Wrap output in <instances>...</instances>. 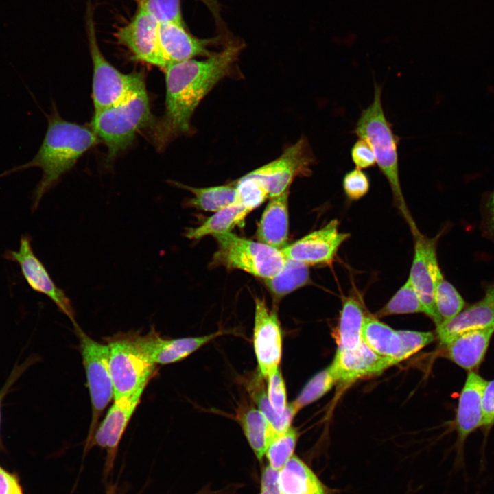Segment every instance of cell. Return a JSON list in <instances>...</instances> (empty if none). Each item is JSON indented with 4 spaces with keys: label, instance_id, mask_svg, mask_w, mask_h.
<instances>
[{
    "label": "cell",
    "instance_id": "obj_29",
    "mask_svg": "<svg viewBox=\"0 0 494 494\" xmlns=\"http://www.w3.org/2000/svg\"><path fill=\"white\" fill-rule=\"evenodd\" d=\"M310 282L309 266L287 259L283 269L273 277L264 280L266 286L277 301Z\"/></svg>",
    "mask_w": 494,
    "mask_h": 494
},
{
    "label": "cell",
    "instance_id": "obj_10",
    "mask_svg": "<svg viewBox=\"0 0 494 494\" xmlns=\"http://www.w3.org/2000/svg\"><path fill=\"white\" fill-rule=\"evenodd\" d=\"M2 257L8 261L18 263L27 285L35 292L49 298L73 322L77 325L75 311L70 299L64 292L54 282L45 266L35 255L29 234L21 237L18 250H6Z\"/></svg>",
    "mask_w": 494,
    "mask_h": 494
},
{
    "label": "cell",
    "instance_id": "obj_40",
    "mask_svg": "<svg viewBox=\"0 0 494 494\" xmlns=\"http://www.w3.org/2000/svg\"><path fill=\"white\" fill-rule=\"evenodd\" d=\"M351 156L356 168L366 169L376 165L374 152L364 139L358 138L351 149Z\"/></svg>",
    "mask_w": 494,
    "mask_h": 494
},
{
    "label": "cell",
    "instance_id": "obj_14",
    "mask_svg": "<svg viewBox=\"0 0 494 494\" xmlns=\"http://www.w3.org/2000/svg\"><path fill=\"white\" fill-rule=\"evenodd\" d=\"M146 386L141 387L130 397L114 401L90 441L85 445V450H89L94 445L106 450V473H108L113 466L121 437Z\"/></svg>",
    "mask_w": 494,
    "mask_h": 494
},
{
    "label": "cell",
    "instance_id": "obj_28",
    "mask_svg": "<svg viewBox=\"0 0 494 494\" xmlns=\"http://www.w3.org/2000/svg\"><path fill=\"white\" fill-rule=\"evenodd\" d=\"M250 212L241 203L235 201L215 212L199 226L189 228L185 236L190 239H198L207 235L231 232Z\"/></svg>",
    "mask_w": 494,
    "mask_h": 494
},
{
    "label": "cell",
    "instance_id": "obj_31",
    "mask_svg": "<svg viewBox=\"0 0 494 494\" xmlns=\"http://www.w3.org/2000/svg\"><path fill=\"white\" fill-rule=\"evenodd\" d=\"M434 302L439 322L438 325L458 314L465 306L463 298L444 277L436 283Z\"/></svg>",
    "mask_w": 494,
    "mask_h": 494
},
{
    "label": "cell",
    "instance_id": "obj_7",
    "mask_svg": "<svg viewBox=\"0 0 494 494\" xmlns=\"http://www.w3.org/2000/svg\"><path fill=\"white\" fill-rule=\"evenodd\" d=\"M89 44L93 62L92 97L94 113L122 102L145 89L142 72L123 73L102 54L94 26L89 23Z\"/></svg>",
    "mask_w": 494,
    "mask_h": 494
},
{
    "label": "cell",
    "instance_id": "obj_30",
    "mask_svg": "<svg viewBox=\"0 0 494 494\" xmlns=\"http://www.w3.org/2000/svg\"><path fill=\"white\" fill-rule=\"evenodd\" d=\"M250 390V395L258 410L269 421L277 436L287 431L291 427L292 420L298 412L292 403H289L285 412L279 414L271 407L266 392L263 388L259 378H255Z\"/></svg>",
    "mask_w": 494,
    "mask_h": 494
},
{
    "label": "cell",
    "instance_id": "obj_8",
    "mask_svg": "<svg viewBox=\"0 0 494 494\" xmlns=\"http://www.w3.org/2000/svg\"><path fill=\"white\" fill-rule=\"evenodd\" d=\"M89 392L92 416L87 444L92 438L104 410L114 399L113 385L109 370V346L87 335L77 324L73 326Z\"/></svg>",
    "mask_w": 494,
    "mask_h": 494
},
{
    "label": "cell",
    "instance_id": "obj_17",
    "mask_svg": "<svg viewBox=\"0 0 494 494\" xmlns=\"http://www.w3.org/2000/svg\"><path fill=\"white\" fill-rule=\"evenodd\" d=\"M486 381L480 375L469 371L460 392L456 410V425L458 432L457 457L455 469H464L463 445L469 435L482 427V397Z\"/></svg>",
    "mask_w": 494,
    "mask_h": 494
},
{
    "label": "cell",
    "instance_id": "obj_35",
    "mask_svg": "<svg viewBox=\"0 0 494 494\" xmlns=\"http://www.w3.org/2000/svg\"><path fill=\"white\" fill-rule=\"evenodd\" d=\"M235 182V200L250 211L260 206L268 198L269 193L261 181L248 174Z\"/></svg>",
    "mask_w": 494,
    "mask_h": 494
},
{
    "label": "cell",
    "instance_id": "obj_45",
    "mask_svg": "<svg viewBox=\"0 0 494 494\" xmlns=\"http://www.w3.org/2000/svg\"><path fill=\"white\" fill-rule=\"evenodd\" d=\"M107 494H117V491L115 486H110L108 489Z\"/></svg>",
    "mask_w": 494,
    "mask_h": 494
},
{
    "label": "cell",
    "instance_id": "obj_24",
    "mask_svg": "<svg viewBox=\"0 0 494 494\" xmlns=\"http://www.w3.org/2000/svg\"><path fill=\"white\" fill-rule=\"evenodd\" d=\"M362 338L364 343L377 354L391 359L395 364L402 360V345L398 331L373 316L365 317Z\"/></svg>",
    "mask_w": 494,
    "mask_h": 494
},
{
    "label": "cell",
    "instance_id": "obj_37",
    "mask_svg": "<svg viewBox=\"0 0 494 494\" xmlns=\"http://www.w3.org/2000/svg\"><path fill=\"white\" fill-rule=\"evenodd\" d=\"M266 395L272 409L277 414H283L287 407L286 388L281 369L279 368L266 379Z\"/></svg>",
    "mask_w": 494,
    "mask_h": 494
},
{
    "label": "cell",
    "instance_id": "obj_43",
    "mask_svg": "<svg viewBox=\"0 0 494 494\" xmlns=\"http://www.w3.org/2000/svg\"><path fill=\"white\" fill-rule=\"evenodd\" d=\"M0 494H23L16 477L1 467Z\"/></svg>",
    "mask_w": 494,
    "mask_h": 494
},
{
    "label": "cell",
    "instance_id": "obj_22",
    "mask_svg": "<svg viewBox=\"0 0 494 494\" xmlns=\"http://www.w3.org/2000/svg\"><path fill=\"white\" fill-rule=\"evenodd\" d=\"M289 191L270 198L259 222L257 236L259 242L279 250L287 246L288 237Z\"/></svg>",
    "mask_w": 494,
    "mask_h": 494
},
{
    "label": "cell",
    "instance_id": "obj_13",
    "mask_svg": "<svg viewBox=\"0 0 494 494\" xmlns=\"http://www.w3.org/2000/svg\"><path fill=\"white\" fill-rule=\"evenodd\" d=\"M158 26L159 22L138 6L132 20L120 27L115 36L137 60L165 70L167 64L160 47Z\"/></svg>",
    "mask_w": 494,
    "mask_h": 494
},
{
    "label": "cell",
    "instance_id": "obj_18",
    "mask_svg": "<svg viewBox=\"0 0 494 494\" xmlns=\"http://www.w3.org/2000/svg\"><path fill=\"white\" fill-rule=\"evenodd\" d=\"M394 364L391 359L377 354L363 341L353 350L338 349L329 366L337 381L347 384L379 373Z\"/></svg>",
    "mask_w": 494,
    "mask_h": 494
},
{
    "label": "cell",
    "instance_id": "obj_34",
    "mask_svg": "<svg viewBox=\"0 0 494 494\" xmlns=\"http://www.w3.org/2000/svg\"><path fill=\"white\" fill-rule=\"evenodd\" d=\"M298 432L292 426L275 437L268 445L265 455L269 466L279 471L294 455Z\"/></svg>",
    "mask_w": 494,
    "mask_h": 494
},
{
    "label": "cell",
    "instance_id": "obj_20",
    "mask_svg": "<svg viewBox=\"0 0 494 494\" xmlns=\"http://www.w3.org/2000/svg\"><path fill=\"white\" fill-rule=\"evenodd\" d=\"M494 325V282L487 286L484 296L463 309L452 318L436 327L440 343L446 346L457 336L469 331Z\"/></svg>",
    "mask_w": 494,
    "mask_h": 494
},
{
    "label": "cell",
    "instance_id": "obj_39",
    "mask_svg": "<svg viewBox=\"0 0 494 494\" xmlns=\"http://www.w3.org/2000/svg\"><path fill=\"white\" fill-rule=\"evenodd\" d=\"M401 340L403 359L405 360L420 349L432 342L434 334L432 332H422L408 330H399Z\"/></svg>",
    "mask_w": 494,
    "mask_h": 494
},
{
    "label": "cell",
    "instance_id": "obj_9",
    "mask_svg": "<svg viewBox=\"0 0 494 494\" xmlns=\"http://www.w3.org/2000/svg\"><path fill=\"white\" fill-rule=\"evenodd\" d=\"M316 163L307 138L302 136L278 158L248 174L261 181L272 198L290 191L296 178L310 176L311 166Z\"/></svg>",
    "mask_w": 494,
    "mask_h": 494
},
{
    "label": "cell",
    "instance_id": "obj_11",
    "mask_svg": "<svg viewBox=\"0 0 494 494\" xmlns=\"http://www.w3.org/2000/svg\"><path fill=\"white\" fill-rule=\"evenodd\" d=\"M414 253L408 280L417 293L424 309L437 326L439 323L435 307L436 283L443 278L436 251V240L423 235L419 231L413 233Z\"/></svg>",
    "mask_w": 494,
    "mask_h": 494
},
{
    "label": "cell",
    "instance_id": "obj_4",
    "mask_svg": "<svg viewBox=\"0 0 494 494\" xmlns=\"http://www.w3.org/2000/svg\"><path fill=\"white\" fill-rule=\"evenodd\" d=\"M154 121L144 89L122 102L94 113L90 128L106 146L110 161L131 145L138 131L151 126Z\"/></svg>",
    "mask_w": 494,
    "mask_h": 494
},
{
    "label": "cell",
    "instance_id": "obj_6",
    "mask_svg": "<svg viewBox=\"0 0 494 494\" xmlns=\"http://www.w3.org/2000/svg\"><path fill=\"white\" fill-rule=\"evenodd\" d=\"M109 346V370L114 401L132 395L148 386L157 372L152 363L136 345L131 331L105 338Z\"/></svg>",
    "mask_w": 494,
    "mask_h": 494
},
{
    "label": "cell",
    "instance_id": "obj_21",
    "mask_svg": "<svg viewBox=\"0 0 494 494\" xmlns=\"http://www.w3.org/2000/svg\"><path fill=\"white\" fill-rule=\"evenodd\" d=\"M493 333L494 325L457 336L445 346L447 357L462 368L472 371L482 362Z\"/></svg>",
    "mask_w": 494,
    "mask_h": 494
},
{
    "label": "cell",
    "instance_id": "obj_42",
    "mask_svg": "<svg viewBox=\"0 0 494 494\" xmlns=\"http://www.w3.org/2000/svg\"><path fill=\"white\" fill-rule=\"evenodd\" d=\"M279 471L269 465L262 471L259 494H281L278 482Z\"/></svg>",
    "mask_w": 494,
    "mask_h": 494
},
{
    "label": "cell",
    "instance_id": "obj_41",
    "mask_svg": "<svg viewBox=\"0 0 494 494\" xmlns=\"http://www.w3.org/2000/svg\"><path fill=\"white\" fill-rule=\"evenodd\" d=\"M482 427H489L494 424V379L487 381L484 386L482 397Z\"/></svg>",
    "mask_w": 494,
    "mask_h": 494
},
{
    "label": "cell",
    "instance_id": "obj_33",
    "mask_svg": "<svg viewBox=\"0 0 494 494\" xmlns=\"http://www.w3.org/2000/svg\"><path fill=\"white\" fill-rule=\"evenodd\" d=\"M424 313L421 300L408 279L390 300L377 314L383 317L390 315Z\"/></svg>",
    "mask_w": 494,
    "mask_h": 494
},
{
    "label": "cell",
    "instance_id": "obj_16",
    "mask_svg": "<svg viewBox=\"0 0 494 494\" xmlns=\"http://www.w3.org/2000/svg\"><path fill=\"white\" fill-rule=\"evenodd\" d=\"M225 333L224 331H218L201 336L165 338L160 336L154 326L144 335L131 331L139 350L152 363L161 365L181 361Z\"/></svg>",
    "mask_w": 494,
    "mask_h": 494
},
{
    "label": "cell",
    "instance_id": "obj_32",
    "mask_svg": "<svg viewBox=\"0 0 494 494\" xmlns=\"http://www.w3.org/2000/svg\"><path fill=\"white\" fill-rule=\"evenodd\" d=\"M336 381L330 366L322 370L307 382L296 399L291 402L292 405L298 412L321 398Z\"/></svg>",
    "mask_w": 494,
    "mask_h": 494
},
{
    "label": "cell",
    "instance_id": "obj_15",
    "mask_svg": "<svg viewBox=\"0 0 494 494\" xmlns=\"http://www.w3.org/2000/svg\"><path fill=\"white\" fill-rule=\"evenodd\" d=\"M349 237L350 234L339 231V222L334 219L322 228L287 245L281 251L287 259L307 266L328 264Z\"/></svg>",
    "mask_w": 494,
    "mask_h": 494
},
{
    "label": "cell",
    "instance_id": "obj_12",
    "mask_svg": "<svg viewBox=\"0 0 494 494\" xmlns=\"http://www.w3.org/2000/svg\"><path fill=\"white\" fill-rule=\"evenodd\" d=\"M253 348L259 375L266 379L279 368L283 338L277 312L270 310L264 298L255 301Z\"/></svg>",
    "mask_w": 494,
    "mask_h": 494
},
{
    "label": "cell",
    "instance_id": "obj_36",
    "mask_svg": "<svg viewBox=\"0 0 494 494\" xmlns=\"http://www.w3.org/2000/svg\"><path fill=\"white\" fill-rule=\"evenodd\" d=\"M139 6L161 23H183L180 0H141Z\"/></svg>",
    "mask_w": 494,
    "mask_h": 494
},
{
    "label": "cell",
    "instance_id": "obj_1",
    "mask_svg": "<svg viewBox=\"0 0 494 494\" xmlns=\"http://www.w3.org/2000/svg\"><path fill=\"white\" fill-rule=\"evenodd\" d=\"M244 44L230 40L206 58L168 66L165 73V112L151 127L152 139L161 150L181 135L193 132L192 116L205 96L226 77L233 75Z\"/></svg>",
    "mask_w": 494,
    "mask_h": 494
},
{
    "label": "cell",
    "instance_id": "obj_44",
    "mask_svg": "<svg viewBox=\"0 0 494 494\" xmlns=\"http://www.w3.org/2000/svg\"><path fill=\"white\" fill-rule=\"evenodd\" d=\"M485 227L487 233L494 237V191L485 204Z\"/></svg>",
    "mask_w": 494,
    "mask_h": 494
},
{
    "label": "cell",
    "instance_id": "obj_3",
    "mask_svg": "<svg viewBox=\"0 0 494 494\" xmlns=\"http://www.w3.org/2000/svg\"><path fill=\"white\" fill-rule=\"evenodd\" d=\"M373 100L362 110L352 133L366 140L371 146L376 164L388 180L395 202L412 231L417 229L406 206L399 180L398 146L400 138L384 113L381 87L375 83Z\"/></svg>",
    "mask_w": 494,
    "mask_h": 494
},
{
    "label": "cell",
    "instance_id": "obj_38",
    "mask_svg": "<svg viewBox=\"0 0 494 494\" xmlns=\"http://www.w3.org/2000/svg\"><path fill=\"white\" fill-rule=\"evenodd\" d=\"M342 187L346 197L351 200H357L369 191L370 180L362 169L355 168L349 171L342 180Z\"/></svg>",
    "mask_w": 494,
    "mask_h": 494
},
{
    "label": "cell",
    "instance_id": "obj_26",
    "mask_svg": "<svg viewBox=\"0 0 494 494\" xmlns=\"http://www.w3.org/2000/svg\"><path fill=\"white\" fill-rule=\"evenodd\" d=\"M365 314L362 305L352 297L345 298L338 327V349L353 350L362 342Z\"/></svg>",
    "mask_w": 494,
    "mask_h": 494
},
{
    "label": "cell",
    "instance_id": "obj_19",
    "mask_svg": "<svg viewBox=\"0 0 494 494\" xmlns=\"http://www.w3.org/2000/svg\"><path fill=\"white\" fill-rule=\"evenodd\" d=\"M158 38L167 67L198 56H210L213 52L208 50V47L217 40V38H196L185 29L183 23H159Z\"/></svg>",
    "mask_w": 494,
    "mask_h": 494
},
{
    "label": "cell",
    "instance_id": "obj_27",
    "mask_svg": "<svg viewBox=\"0 0 494 494\" xmlns=\"http://www.w3.org/2000/svg\"><path fill=\"white\" fill-rule=\"evenodd\" d=\"M170 183L193 194V197L185 203L186 206L189 207L215 213L235 200V182L209 187H194L177 181Z\"/></svg>",
    "mask_w": 494,
    "mask_h": 494
},
{
    "label": "cell",
    "instance_id": "obj_46",
    "mask_svg": "<svg viewBox=\"0 0 494 494\" xmlns=\"http://www.w3.org/2000/svg\"><path fill=\"white\" fill-rule=\"evenodd\" d=\"M1 403V401H0ZM0 422H1V405H0Z\"/></svg>",
    "mask_w": 494,
    "mask_h": 494
},
{
    "label": "cell",
    "instance_id": "obj_25",
    "mask_svg": "<svg viewBox=\"0 0 494 494\" xmlns=\"http://www.w3.org/2000/svg\"><path fill=\"white\" fill-rule=\"evenodd\" d=\"M236 418L257 458L260 461L270 442L277 437L271 425L258 408L241 407Z\"/></svg>",
    "mask_w": 494,
    "mask_h": 494
},
{
    "label": "cell",
    "instance_id": "obj_23",
    "mask_svg": "<svg viewBox=\"0 0 494 494\" xmlns=\"http://www.w3.org/2000/svg\"><path fill=\"white\" fill-rule=\"evenodd\" d=\"M278 482L281 494H325L319 478L295 455L279 471Z\"/></svg>",
    "mask_w": 494,
    "mask_h": 494
},
{
    "label": "cell",
    "instance_id": "obj_2",
    "mask_svg": "<svg viewBox=\"0 0 494 494\" xmlns=\"http://www.w3.org/2000/svg\"><path fill=\"white\" fill-rule=\"evenodd\" d=\"M47 117L46 133L35 156L28 162L0 174L1 178L33 167L42 170V177L33 191L32 212L37 209L43 197L57 184L61 176L99 141L91 128L62 118L54 104Z\"/></svg>",
    "mask_w": 494,
    "mask_h": 494
},
{
    "label": "cell",
    "instance_id": "obj_5",
    "mask_svg": "<svg viewBox=\"0 0 494 494\" xmlns=\"http://www.w3.org/2000/svg\"><path fill=\"white\" fill-rule=\"evenodd\" d=\"M217 243L213 263L239 269L263 280L277 274L287 258L281 250L259 241L240 237L231 232L213 235Z\"/></svg>",
    "mask_w": 494,
    "mask_h": 494
}]
</instances>
